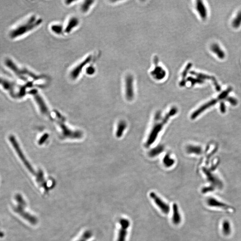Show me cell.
Listing matches in <instances>:
<instances>
[{"label": "cell", "instance_id": "7a4b0ae2", "mask_svg": "<svg viewBox=\"0 0 241 241\" xmlns=\"http://www.w3.org/2000/svg\"><path fill=\"white\" fill-rule=\"evenodd\" d=\"M15 200L18 203V205L14 208L15 212L21 215L31 224H36L38 222L36 217L25 211L26 203L23 196L20 194H17L15 196Z\"/></svg>", "mask_w": 241, "mask_h": 241}, {"label": "cell", "instance_id": "9c48e42d", "mask_svg": "<svg viewBox=\"0 0 241 241\" xmlns=\"http://www.w3.org/2000/svg\"><path fill=\"white\" fill-rule=\"evenodd\" d=\"M218 101V99H213L211 100L210 101H208V102L204 104V105H203L199 108L195 110V111H194L192 113V115L191 116V118L192 119H194L196 118L201 113L204 112L205 110H207V109L210 108V107L214 106L215 104L217 103Z\"/></svg>", "mask_w": 241, "mask_h": 241}, {"label": "cell", "instance_id": "5b68a950", "mask_svg": "<svg viewBox=\"0 0 241 241\" xmlns=\"http://www.w3.org/2000/svg\"><path fill=\"white\" fill-rule=\"evenodd\" d=\"M9 140L12 145L13 146L15 150L16 151L17 154L18 155L20 159L22 160L23 163H24L26 167L28 168L30 171L31 173H33V169L32 167H31V166L29 163L26 158H25V156H24V154H23L22 150L20 148L19 143H18L16 140L15 138L13 135H10L9 137Z\"/></svg>", "mask_w": 241, "mask_h": 241}, {"label": "cell", "instance_id": "f1b7e54d", "mask_svg": "<svg viewBox=\"0 0 241 241\" xmlns=\"http://www.w3.org/2000/svg\"><path fill=\"white\" fill-rule=\"evenodd\" d=\"M51 29L53 32L57 34H60L63 31V27L62 25H53L51 27Z\"/></svg>", "mask_w": 241, "mask_h": 241}, {"label": "cell", "instance_id": "9a60e30c", "mask_svg": "<svg viewBox=\"0 0 241 241\" xmlns=\"http://www.w3.org/2000/svg\"><path fill=\"white\" fill-rule=\"evenodd\" d=\"M207 204L208 205L211 207H216L222 208L225 210H229L231 209L229 206L220 202L216 200L213 198H210L207 200Z\"/></svg>", "mask_w": 241, "mask_h": 241}, {"label": "cell", "instance_id": "d6a6232c", "mask_svg": "<svg viewBox=\"0 0 241 241\" xmlns=\"http://www.w3.org/2000/svg\"><path fill=\"white\" fill-rule=\"evenodd\" d=\"M220 109L221 112L222 113H224L226 112V107H225L224 103L223 102H221Z\"/></svg>", "mask_w": 241, "mask_h": 241}, {"label": "cell", "instance_id": "83f0119b", "mask_svg": "<svg viewBox=\"0 0 241 241\" xmlns=\"http://www.w3.org/2000/svg\"><path fill=\"white\" fill-rule=\"evenodd\" d=\"M163 163L167 167L172 166L174 164V161L168 156H166L163 159Z\"/></svg>", "mask_w": 241, "mask_h": 241}, {"label": "cell", "instance_id": "5bb4252c", "mask_svg": "<svg viewBox=\"0 0 241 241\" xmlns=\"http://www.w3.org/2000/svg\"><path fill=\"white\" fill-rule=\"evenodd\" d=\"M173 215L172 220L175 225H178L181 222V217L179 213V208L177 204L174 203L173 205Z\"/></svg>", "mask_w": 241, "mask_h": 241}, {"label": "cell", "instance_id": "44dd1931", "mask_svg": "<svg viewBox=\"0 0 241 241\" xmlns=\"http://www.w3.org/2000/svg\"><path fill=\"white\" fill-rule=\"evenodd\" d=\"M223 233L226 235L230 234L231 232V227L228 221H225L222 223Z\"/></svg>", "mask_w": 241, "mask_h": 241}, {"label": "cell", "instance_id": "2e32d148", "mask_svg": "<svg viewBox=\"0 0 241 241\" xmlns=\"http://www.w3.org/2000/svg\"><path fill=\"white\" fill-rule=\"evenodd\" d=\"M151 75L155 79L160 80L165 77L166 72L161 67H156L151 72Z\"/></svg>", "mask_w": 241, "mask_h": 241}, {"label": "cell", "instance_id": "3957f363", "mask_svg": "<svg viewBox=\"0 0 241 241\" xmlns=\"http://www.w3.org/2000/svg\"><path fill=\"white\" fill-rule=\"evenodd\" d=\"M177 112V108H173L171 109L170 111L166 115L165 118H163L162 123H160L156 124L154 126L152 130H151V133L149 135L148 140L146 143V146H150L151 144L153 143L155 140H156L157 137L158 136V134L161 131V129L163 128V125L167 123L169 118L173 115H175Z\"/></svg>", "mask_w": 241, "mask_h": 241}, {"label": "cell", "instance_id": "8fae6325", "mask_svg": "<svg viewBox=\"0 0 241 241\" xmlns=\"http://www.w3.org/2000/svg\"><path fill=\"white\" fill-rule=\"evenodd\" d=\"M126 93L127 98L131 100L133 98V79L132 76H128L126 79Z\"/></svg>", "mask_w": 241, "mask_h": 241}, {"label": "cell", "instance_id": "7c38bea8", "mask_svg": "<svg viewBox=\"0 0 241 241\" xmlns=\"http://www.w3.org/2000/svg\"><path fill=\"white\" fill-rule=\"evenodd\" d=\"M196 11L203 20H205L208 17V10L203 1H196Z\"/></svg>", "mask_w": 241, "mask_h": 241}, {"label": "cell", "instance_id": "30bf717a", "mask_svg": "<svg viewBox=\"0 0 241 241\" xmlns=\"http://www.w3.org/2000/svg\"><path fill=\"white\" fill-rule=\"evenodd\" d=\"M203 171L206 176L208 181L212 184V186H213L214 187H216L219 189L222 187V183L216 176L212 174L210 171L205 167L203 168Z\"/></svg>", "mask_w": 241, "mask_h": 241}, {"label": "cell", "instance_id": "ba28073f", "mask_svg": "<svg viewBox=\"0 0 241 241\" xmlns=\"http://www.w3.org/2000/svg\"><path fill=\"white\" fill-rule=\"evenodd\" d=\"M150 196L151 199L153 200L156 204L158 206V207L160 208L163 213L164 214H168L170 210L168 204L163 201L154 192H151L150 194Z\"/></svg>", "mask_w": 241, "mask_h": 241}, {"label": "cell", "instance_id": "6da1fadb", "mask_svg": "<svg viewBox=\"0 0 241 241\" xmlns=\"http://www.w3.org/2000/svg\"><path fill=\"white\" fill-rule=\"evenodd\" d=\"M42 23L41 19H38L35 16H33L25 23L19 25L17 28L10 31L9 36L11 39L21 36L36 28Z\"/></svg>", "mask_w": 241, "mask_h": 241}, {"label": "cell", "instance_id": "4316f807", "mask_svg": "<svg viewBox=\"0 0 241 241\" xmlns=\"http://www.w3.org/2000/svg\"><path fill=\"white\" fill-rule=\"evenodd\" d=\"M119 222L122 228L128 229L130 226V222L127 219L121 218Z\"/></svg>", "mask_w": 241, "mask_h": 241}, {"label": "cell", "instance_id": "484cf974", "mask_svg": "<svg viewBox=\"0 0 241 241\" xmlns=\"http://www.w3.org/2000/svg\"><path fill=\"white\" fill-rule=\"evenodd\" d=\"M92 236L91 232L89 231H86L76 241H89L90 239L92 237Z\"/></svg>", "mask_w": 241, "mask_h": 241}, {"label": "cell", "instance_id": "4fadbf2b", "mask_svg": "<svg viewBox=\"0 0 241 241\" xmlns=\"http://www.w3.org/2000/svg\"><path fill=\"white\" fill-rule=\"evenodd\" d=\"M210 51L213 53L219 59H224L226 58V53L224 51L217 43H213L210 47Z\"/></svg>", "mask_w": 241, "mask_h": 241}, {"label": "cell", "instance_id": "4dcf8cb0", "mask_svg": "<svg viewBox=\"0 0 241 241\" xmlns=\"http://www.w3.org/2000/svg\"><path fill=\"white\" fill-rule=\"evenodd\" d=\"M214 189H215V187L211 185L210 186L208 187L204 188L201 191H202L203 194H206L208 192L214 191Z\"/></svg>", "mask_w": 241, "mask_h": 241}, {"label": "cell", "instance_id": "f546056e", "mask_svg": "<svg viewBox=\"0 0 241 241\" xmlns=\"http://www.w3.org/2000/svg\"><path fill=\"white\" fill-rule=\"evenodd\" d=\"M226 101L229 102L231 105L234 106H236L237 105L238 103V101L235 98H233V97H229V96H228L227 98V100Z\"/></svg>", "mask_w": 241, "mask_h": 241}, {"label": "cell", "instance_id": "1f68e13d", "mask_svg": "<svg viewBox=\"0 0 241 241\" xmlns=\"http://www.w3.org/2000/svg\"><path fill=\"white\" fill-rule=\"evenodd\" d=\"M95 69L93 67H89L86 70V73L89 75H93L95 73Z\"/></svg>", "mask_w": 241, "mask_h": 241}, {"label": "cell", "instance_id": "277c9868", "mask_svg": "<svg viewBox=\"0 0 241 241\" xmlns=\"http://www.w3.org/2000/svg\"><path fill=\"white\" fill-rule=\"evenodd\" d=\"M5 64L8 68L11 70L17 75L18 77L23 80L26 81L27 79L25 77V75L26 74L27 69L25 68L20 69L18 67L11 59L9 58H7L5 60Z\"/></svg>", "mask_w": 241, "mask_h": 241}, {"label": "cell", "instance_id": "cb8c5ba5", "mask_svg": "<svg viewBox=\"0 0 241 241\" xmlns=\"http://www.w3.org/2000/svg\"><path fill=\"white\" fill-rule=\"evenodd\" d=\"M93 1H85L83 4L82 5L81 10L83 12L85 13L88 11L90 9V7L93 4Z\"/></svg>", "mask_w": 241, "mask_h": 241}, {"label": "cell", "instance_id": "8992f818", "mask_svg": "<svg viewBox=\"0 0 241 241\" xmlns=\"http://www.w3.org/2000/svg\"><path fill=\"white\" fill-rule=\"evenodd\" d=\"M0 85L5 90L9 92L12 97L17 98V93L15 92L16 86H17V85L14 82L0 77Z\"/></svg>", "mask_w": 241, "mask_h": 241}, {"label": "cell", "instance_id": "e0dca14e", "mask_svg": "<svg viewBox=\"0 0 241 241\" xmlns=\"http://www.w3.org/2000/svg\"><path fill=\"white\" fill-rule=\"evenodd\" d=\"M79 20L76 17H73L71 18L68 22L67 25L65 29V32L67 33H68L72 31L73 28H75L78 25Z\"/></svg>", "mask_w": 241, "mask_h": 241}, {"label": "cell", "instance_id": "52a82bcc", "mask_svg": "<svg viewBox=\"0 0 241 241\" xmlns=\"http://www.w3.org/2000/svg\"><path fill=\"white\" fill-rule=\"evenodd\" d=\"M92 59V56H89L82 62L80 63L79 64L74 67V68H73L71 71V73H70V76L71 78L74 80L78 78L83 68L87 64L90 63Z\"/></svg>", "mask_w": 241, "mask_h": 241}, {"label": "cell", "instance_id": "ac0fdd59", "mask_svg": "<svg viewBox=\"0 0 241 241\" xmlns=\"http://www.w3.org/2000/svg\"><path fill=\"white\" fill-rule=\"evenodd\" d=\"M232 27L233 28L238 29L241 26V10L237 13L231 23Z\"/></svg>", "mask_w": 241, "mask_h": 241}, {"label": "cell", "instance_id": "d4e9b609", "mask_svg": "<svg viewBox=\"0 0 241 241\" xmlns=\"http://www.w3.org/2000/svg\"><path fill=\"white\" fill-rule=\"evenodd\" d=\"M126 124L125 122H121L120 123H119L118 125V127L117 134V135L118 137H120L122 136L123 132L126 129Z\"/></svg>", "mask_w": 241, "mask_h": 241}, {"label": "cell", "instance_id": "ffe728a7", "mask_svg": "<svg viewBox=\"0 0 241 241\" xmlns=\"http://www.w3.org/2000/svg\"><path fill=\"white\" fill-rule=\"evenodd\" d=\"M127 229L122 228L119 230L117 241H126Z\"/></svg>", "mask_w": 241, "mask_h": 241}, {"label": "cell", "instance_id": "7402d4cb", "mask_svg": "<svg viewBox=\"0 0 241 241\" xmlns=\"http://www.w3.org/2000/svg\"><path fill=\"white\" fill-rule=\"evenodd\" d=\"M163 147L162 146H158L156 148L151 150V151L150 152L149 155L150 156L154 157L157 155L160 154L161 152L163 151Z\"/></svg>", "mask_w": 241, "mask_h": 241}, {"label": "cell", "instance_id": "d6986e66", "mask_svg": "<svg viewBox=\"0 0 241 241\" xmlns=\"http://www.w3.org/2000/svg\"><path fill=\"white\" fill-rule=\"evenodd\" d=\"M186 151L188 153L200 155L202 153V149L201 147L199 146L189 145L187 147Z\"/></svg>", "mask_w": 241, "mask_h": 241}, {"label": "cell", "instance_id": "603a6c76", "mask_svg": "<svg viewBox=\"0 0 241 241\" xmlns=\"http://www.w3.org/2000/svg\"><path fill=\"white\" fill-rule=\"evenodd\" d=\"M232 88L231 87H229L228 89H227L223 92H222L218 96V100H222L224 99L227 98L228 97V96L229 95V93L232 91Z\"/></svg>", "mask_w": 241, "mask_h": 241}]
</instances>
